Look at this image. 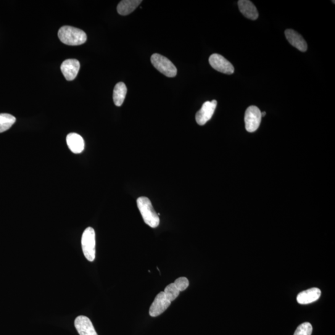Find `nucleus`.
Listing matches in <instances>:
<instances>
[{
  "label": "nucleus",
  "instance_id": "nucleus-1",
  "mask_svg": "<svg viewBox=\"0 0 335 335\" xmlns=\"http://www.w3.org/2000/svg\"><path fill=\"white\" fill-rule=\"evenodd\" d=\"M58 36L62 43L68 46H80L87 40L86 34L83 31L72 26L60 28Z\"/></svg>",
  "mask_w": 335,
  "mask_h": 335
},
{
  "label": "nucleus",
  "instance_id": "nucleus-20",
  "mask_svg": "<svg viewBox=\"0 0 335 335\" xmlns=\"http://www.w3.org/2000/svg\"><path fill=\"white\" fill-rule=\"evenodd\" d=\"M173 283L180 292L185 291L189 285V280L186 277H180L176 279Z\"/></svg>",
  "mask_w": 335,
  "mask_h": 335
},
{
  "label": "nucleus",
  "instance_id": "nucleus-21",
  "mask_svg": "<svg viewBox=\"0 0 335 335\" xmlns=\"http://www.w3.org/2000/svg\"><path fill=\"white\" fill-rule=\"evenodd\" d=\"M266 112H263V113H262V117H265V116H266Z\"/></svg>",
  "mask_w": 335,
  "mask_h": 335
},
{
  "label": "nucleus",
  "instance_id": "nucleus-12",
  "mask_svg": "<svg viewBox=\"0 0 335 335\" xmlns=\"http://www.w3.org/2000/svg\"><path fill=\"white\" fill-rule=\"evenodd\" d=\"M320 290L316 287H313V288L306 290L298 294L297 300L300 304H308L315 302L320 298Z\"/></svg>",
  "mask_w": 335,
  "mask_h": 335
},
{
  "label": "nucleus",
  "instance_id": "nucleus-7",
  "mask_svg": "<svg viewBox=\"0 0 335 335\" xmlns=\"http://www.w3.org/2000/svg\"><path fill=\"white\" fill-rule=\"evenodd\" d=\"M171 302L166 297L164 292H160L155 298L149 310V314L152 317H156L162 314L170 307Z\"/></svg>",
  "mask_w": 335,
  "mask_h": 335
},
{
  "label": "nucleus",
  "instance_id": "nucleus-6",
  "mask_svg": "<svg viewBox=\"0 0 335 335\" xmlns=\"http://www.w3.org/2000/svg\"><path fill=\"white\" fill-rule=\"evenodd\" d=\"M209 62L211 67L218 72L228 75H231L234 73V66L222 55L218 54L211 55Z\"/></svg>",
  "mask_w": 335,
  "mask_h": 335
},
{
  "label": "nucleus",
  "instance_id": "nucleus-17",
  "mask_svg": "<svg viewBox=\"0 0 335 335\" xmlns=\"http://www.w3.org/2000/svg\"><path fill=\"white\" fill-rule=\"evenodd\" d=\"M16 122L14 116L7 113L0 114V133L9 130Z\"/></svg>",
  "mask_w": 335,
  "mask_h": 335
},
{
  "label": "nucleus",
  "instance_id": "nucleus-13",
  "mask_svg": "<svg viewBox=\"0 0 335 335\" xmlns=\"http://www.w3.org/2000/svg\"><path fill=\"white\" fill-rule=\"evenodd\" d=\"M238 6L242 15L248 19L256 20L259 17L257 8L249 0H240Z\"/></svg>",
  "mask_w": 335,
  "mask_h": 335
},
{
  "label": "nucleus",
  "instance_id": "nucleus-4",
  "mask_svg": "<svg viewBox=\"0 0 335 335\" xmlns=\"http://www.w3.org/2000/svg\"><path fill=\"white\" fill-rule=\"evenodd\" d=\"M151 62L157 70L167 77H175L177 74V68L175 65L167 57L162 55L153 54L151 57Z\"/></svg>",
  "mask_w": 335,
  "mask_h": 335
},
{
  "label": "nucleus",
  "instance_id": "nucleus-10",
  "mask_svg": "<svg viewBox=\"0 0 335 335\" xmlns=\"http://www.w3.org/2000/svg\"><path fill=\"white\" fill-rule=\"evenodd\" d=\"M75 326L80 335H97L90 319L80 315L75 320Z\"/></svg>",
  "mask_w": 335,
  "mask_h": 335
},
{
  "label": "nucleus",
  "instance_id": "nucleus-5",
  "mask_svg": "<svg viewBox=\"0 0 335 335\" xmlns=\"http://www.w3.org/2000/svg\"><path fill=\"white\" fill-rule=\"evenodd\" d=\"M262 112L255 105L247 108L245 114V128L249 133H254L259 128L262 121Z\"/></svg>",
  "mask_w": 335,
  "mask_h": 335
},
{
  "label": "nucleus",
  "instance_id": "nucleus-2",
  "mask_svg": "<svg viewBox=\"0 0 335 335\" xmlns=\"http://www.w3.org/2000/svg\"><path fill=\"white\" fill-rule=\"evenodd\" d=\"M137 204L145 223L150 228H157L160 224V218L150 200L146 197H140L137 200Z\"/></svg>",
  "mask_w": 335,
  "mask_h": 335
},
{
  "label": "nucleus",
  "instance_id": "nucleus-9",
  "mask_svg": "<svg viewBox=\"0 0 335 335\" xmlns=\"http://www.w3.org/2000/svg\"><path fill=\"white\" fill-rule=\"evenodd\" d=\"M80 64L76 59H67L62 62L61 71L67 81H72L77 76Z\"/></svg>",
  "mask_w": 335,
  "mask_h": 335
},
{
  "label": "nucleus",
  "instance_id": "nucleus-11",
  "mask_svg": "<svg viewBox=\"0 0 335 335\" xmlns=\"http://www.w3.org/2000/svg\"><path fill=\"white\" fill-rule=\"evenodd\" d=\"M285 36L287 40L295 48L301 52H305L307 50V44L300 34L293 30H287L285 31Z\"/></svg>",
  "mask_w": 335,
  "mask_h": 335
},
{
  "label": "nucleus",
  "instance_id": "nucleus-3",
  "mask_svg": "<svg viewBox=\"0 0 335 335\" xmlns=\"http://www.w3.org/2000/svg\"><path fill=\"white\" fill-rule=\"evenodd\" d=\"M81 246L84 257L89 262H93L96 257V235L93 228H88L84 231Z\"/></svg>",
  "mask_w": 335,
  "mask_h": 335
},
{
  "label": "nucleus",
  "instance_id": "nucleus-15",
  "mask_svg": "<svg viewBox=\"0 0 335 335\" xmlns=\"http://www.w3.org/2000/svg\"><path fill=\"white\" fill-rule=\"evenodd\" d=\"M142 2V0H123L118 5V12L123 16L131 14Z\"/></svg>",
  "mask_w": 335,
  "mask_h": 335
},
{
  "label": "nucleus",
  "instance_id": "nucleus-8",
  "mask_svg": "<svg viewBox=\"0 0 335 335\" xmlns=\"http://www.w3.org/2000/svg\"><path fill=\"white\" fill-rule=\"evenodd\" d=\"M217 104L216 100L206 101L203 104L201 109L196 115V121L199 125L204 126L212 118Z\"/></svg>",
  "mask_w": 335,
  "mask_h": 335
},
{
  "label": "nucleus",
  "instance_id": "nucleus-16",
  "mask_svg": "<svg viewBox=\"0 0 335 335\" xmlns=\"http://www.w3.org/2000/svg\"><path fill=\"white\" fill-rule=\"evenodd\" d=\"M128 89L126 84L123 82H120L116 84L113 91V101L117 106H121L123 104L126 98Z\"/></svg>",
  "mask_w": 335,
  "mask_h": 335
},
{
  "label": "nucleus",
  "instance_id": "nucleus-14",
  "mask_svg": "<svg viewBox=\"0 0 335 335\" xmlns=\"http://www.w3.org/2000/svg\"><path fill=\"white\" fill-rule=\"evenodd\" d=\"M68 148L74 154L82 152L84 148V142L82 137L76 133H70L67 136Z\"/></svg>",
  "mask_w": 335,
  "mask_h": 335
},
{
  "label": "nucleus",
  "instance_id": "nucleus-19",
  "mask_svg": "<svg viewBox=\"0 0 335 335\" xmlns=\"http://www.w3.org/2000/svg\"><path fill=\"white\" fill-rule=\"evenodd\" d=\"M313 331V327L310 323L305 322L297 327L294 335H311Z\"/></svg>",
  "mask_w": 335,
  "mask_h": 335
},
{
  "label": "nucleus",
  "instance_id": "nucleus-18",
  "mask_svg": "<svg viewBox=\"0 0 335 335\" xmlns=\"http://www.w3.org/2000/svg\"><path fill=\"white\" fill-rule=\"evenodd\" d=\"M164 293L167 299L171 302L178 297L180 291H179L174 283H171L165 287Z\"/></svg>",
  "mask_w": 335,
  "mask_h": 335
}]
</instances>
